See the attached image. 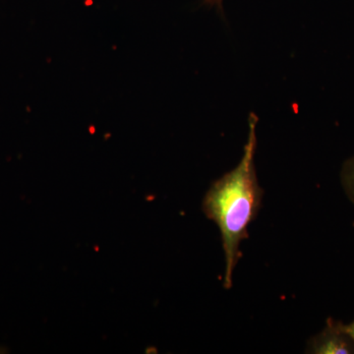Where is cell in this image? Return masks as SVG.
<instances>
[{
  "label": "cell",
  "instance_id": "6da1fadb",
  "mask_svg": "<svg viewBox=\"0 0 354 354\" xmlns=\"http://www.w3.org/2000/svg\"><path fill=\"white\" fill-rule=\"evenodd\" d=\"M248 122V140L241 162L212 184L203 204L206 216L220 228L225 256L223 286L227 290L232 286V274L241 256V242L248 236L247 228L257 216L262 203L263 190L258 183L254 160L257 116L251 113Z\"/></svg>",
  "mask_w": 354,
  "mask_h": 354
},
{
  "label": "cell",
  "instance_id": "5b68a950",
  "mask_svg": "<svg viewBox=\"0 0 354 354\" xmlns=\"http://www.w3.org/2000/svg\"><path fill=\"white\" fill-rule=\"evenodd\" d=\"M204 3L206 6H216L218 10L223 14V0H204Z\"/></svg>",
  "mask_w": 354,
  "mask_h": 354
},
{
  "label": "cell",
  "instance_id": "3957f363",
  "mask_svg": "<svg viewBox=\"0 0 354 354\" xmlns=\"http://www.w3.org/2000/svg\"><path fill=\"white\" fill-rule=\"evenodd\" d=\"M342 187L354 205V157L344 162L341 174Z\"/></svg>",
  "mask_w": 354,
  "mask_h": 354
},
{
  "label": "cell",
  "instance_id": "277c9868",
  "mask_svg": "<svg viewBox=\"0 0 354 354\" xmlns=\"http://www.w3.org/2000/svg\"><path fill=\"white\" fill-rule=\"evenodd\" d=\"M342 329L354 342V320L349 324H344L342 322Z\"/></svg>",
  "mask_w": 354,
  "mask_h": 354
},
{
  "label": "cell",
  "instance_id": "7a4b0ae2",
  "mask_svg": "<svg viewBox=\"0 0 354 354\" xmlns=\"http://www.w3.org/2000/svg\"><path fill=\"white\" fill-rule=\"evenodd\" d=\"M307 353L314 354H354V342L342 329L341 321L329 318L325 328L308 342Z\"/></svg>",
  "mask_w": 354,
  "mask_h": 354
}]
</instances>
